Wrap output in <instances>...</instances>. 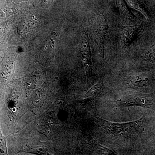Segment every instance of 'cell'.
<instances>
[{
	"label": "cell",
	"mask_w": 155,
	"mask_h": 155,
	"mask_svg": "<svg viewBox=\"0 0 155 155\" xmlns=\"http://www.w3.org/2000/svg\"><path fill=\"white\" fill-rule=\"evenodd\" d=\"M126 1L131 8L141 12L142 14L144 15L146 19L148 20V15L147 11L137 0H126Z\"/></svg>",
	"instance_id": "9"
},
{
	"label": "cell",
	"mask_w": 155,
	"mask_h": 155,
	"mask_svg": "<svg viewBox=\"0 0 155 155\" xmlns=\"http://www.w3.org/2000/svg\"><path fill=\"white\" fill-rule=\"evenodd\" d=\"M28 86H30V85H31L30 83H28Z\"/></svg>",
	"instance_id": "14"
},
{
	"label": "cell",
	"mask_w": 155,
	"mask_h": 155,
	"mask_svg": "<svg viewBox=\"0 0 155 155\" xmlns=\"http://www.w3.org/2000/svg\"><path fill=\"white\" fill-rule=\"evenodd\" d=\"M104 89V84L102 81H100L92 87L85 94L84 99L93 100L98 97L102 92Z\"/></svg>",
	"instance_id": "7"
},
{
	"label": "cell",
	"mask_w": 155,
	"mask_h": 155,
	"mask_svg": "<svg viewBox=\"0 0 155 155\" xmlns=\"http://www.w3.org/2000/svg\"><path fill=\"white\" fill-rule=\"evenodd\" d=\"M51 122V120H49L48 121V123H49V124Z\"/></svg>",
	"instance_id": "12"
},
{
	"label": "cell",
	"mask_w": 155,
	"mask_h": 155,
	"mask_svg": "<svg viewBox=\"0 0 155 155\" xmlns=\"http://www.w3.org/2000/svg\"><path fill=\"white\" fill-rule=\"evenodd\" d=\"M145 115L138 120L125 123L110 122L99 117L96 118L97 122L106 133L119 138L132 139L141 136L144 130Z\"/></svg>",
	"instance_id": "1"
},
{
	"label": "cell",
	"mask_w": 155,
	"mask_h": 155,
	"mask_svg": "<svg viewBox=\"0 0 155 155\" xmlns=\"http://www.w3.org/2000/svg\"><path fill=\"white\" fill-rule=\"evenodd\" d=\"M117 5L121 14L123 17L130 20L134 19L135 17L128 8L126 3L123 0H117Z\"/></svg>",
	"instance_id": "8"
},
{
	"label": "cell",
	"mask_w": 155,
	"mask_h": 155,
	"mask_svg": "<svg viewBox=\"0 0 155 155\" xmlns=\"http://www.w3.org/2000/svg\"><path fill=\"white\" fill-rule=\"evenodd\" d=\"M50 124H51V125H54V123H53L52 122H51V123H50Z\"/></svg>",
	"instance_id": "11"
},
{
	"label": "cell",
	"mask_w": 155,
	"mask_h": 155,
	"mask_svg": "<svg viewBox=\"0 0 155 155\" xmlns=\"http://www.w3.org/2000/svg\"><path fill=\"white\" fill-rule=\"evenodd\" d=\"M47 132L48 134H50V133H51V131H50L49 130H48L47 131Z\"/></svg>",
	"instance_id": "13"
},
{
	"label": "cell",
	"mask_w": 155,
	"mask_h": 155,
	"mask_svg": "<svg viewBox=\"0 0 155 155\" xmlns=\"http://www.w3.org/2000/svg\"><path fill=\"white\" fill-rule=\"evenodd\" d=\"M86 139L89 144L93 148L97 153L100 155H115V153L113 150L100 144L97 140L90 136H87Z\"/></svg>",
	"instance_id": "6"
},
{
	"label": "cell",
	"mask_w": 155,
	"mask_h": 155,
	"mask_svg": "<svg viewBox=\"0 0 155 155\" xmlns=\"http://www.w3.org/2000/svg\"><path fill=\"white\" fill-rule=\"evenodd\" d=\"M121 108L138 106L155 110V93H142L138 92L122 95L116 101Z\"/></svg>",
	"instance_id": "2"
},
{
	"label": "cell",
	"mask_w": 155,
	"mask_h": 155,
	"mask_svg": "<svg viewBox=\"0 0 155 155\" xmlns=\"http://www.w3.org/2000/svg\"><path fill=\"white\" fill-rule=\"evenodd\" d=\"M148 59L152 62H155V45L153 47L148 53Z\"/></svg>",
	"instance_id": "10"
},
{
	"label": "cell",
	"mask_w": 155,
	"mask_h": 155,
	"mask_svg": "<svg viewBox=\"0 0 155 155\" xmlns=\"http://www.w3.org/2000/svg\"><path fill=\"white\" fill-rule=\"evenodd\" d=\"M142 25L126 26L123 28L121 36V42L123 48L128 46L133 41L142 28Z\"/></svg>",
	"instance_id": "4"
},
{
	"label": "cell",
	"mask_w": 155,
	"mask_h": 155,
	"mask_svg": "<svg viewBox=\"0 0 155 155\" xmlns=\"http://www.w3.org/2000/svg\"><path fill=\"white\" fill-rule=\"evenodd\" d=\"M108 29V23L107 18L103 14L99 15L95 23L94 36L100 55L104 59V45Z\"/></svg>",
	"instance_id": "3"
},
{
	"label": "cell",
	"mask_w": 155,
	"mask_h": 155,
	"mask_svg": "<svg viewBox=\"0 0 155 155\" xmlns=\"http://www.w3.org/2000/svg\"><path fill=\"white\" fill-rule=\"evenodd\" d=\"M130 81L134 86L147 87L155 83V76L150 73H137L132 76Z\"/></svg>",
	"instance_id": "5"
}]
</instances>
